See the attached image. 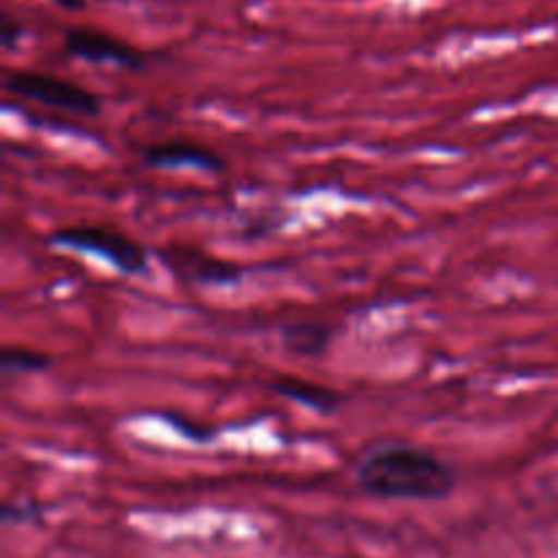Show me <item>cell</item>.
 Masks as SVG:
<instances>
[{"label":"cell","mask_w":558,"mask_h":558,"mask_svg":"<svg viewBox=\"0 0 558 558\" xmlns=\"http://www.w3.org/2000/svg\"><path fill=\"white\" fill-rule=\"evenodd\" d=\"M354 477L363 494L392 501H441L458 485L452 463L409 441L371 447L360 458Z\"/></svg>","instance_id":"1"},{"label":"cell","mask_w":558,"mask_h":558,"mask_svg":"<svg viewBox=\"0 0 558 558\" xmlns=\"http://www.w3.org/2000/svg\"><path fill=\"white\" fill-rule=\"evenodd\" d=\"M49 243L76 254H93L109 262L123 276H145L150 270V251L131 234L112 227H63L49 234Z\"/></svg>","instance_id":"2"},{"label":"cell","mask_w":558,"mask_h":558,"mask_svg":"<svg viewBox=\"0 0 558 558\" xmlns=\"http://www.w3.org/2000/svg\"><path fill=\"white\" fill-rule=\"evenodd\" d=\"M3 87L22 101H33L44 109H58V112L80 114V118L101 114V98L96 93L63 76L44 74V71H9Z\"/></svg>","instance_id":"3"},{"label":"cell","mask_w":558,"mask_h":558,"mask_svg":"<svg viewBox=\"0 0 558 558\" xmlns=\"http://www.w3.org/2000/svg\"><path fill=\"white\" fill-rule=\"evenodd\" d=\"M158 262L183 283H202V287H232L243 278V267L234 262L218 259L194 245L169 243L156 251Z\"/></svg>","instance_id":"4"},{"label":"cell","mask_w":558,"mask_h":558,"mask_svg":"<svg viewBox=\"0 0 558 558\" xmlns=\"http://www.w3.org/2000/svg\"><path fill=\"white\" fill-rule=\"evenodd\" d=\"M63 49L71 58L87 60V63H109L125 71H140L147 65V54L142 49L96 27H69L63 36Z\"/></svg>","instance_id":"5"},{"label":"cell","mask_w":558,"mask_h":558,"mask_svg":"<svg viewBox=\"0 0 558 558\" xmlns=\"http://www.w3.org/2000/svg\"><path fill=\"white\" fill-rule=\"evenodd\" d=\"M142 158H145L147 167L156 169L194 167L202 169V172H223L227 169V161L216 150H210L207 145H199V142L185 140H167L156 142V145H147Z\"/></svg>","instance_id":"6"},{"label":"cell","mask_w":558,"mask_h":558,"mask_svg":"<svg viewBox=\"0 0 558 558\" xmlns=\"http://www.w3.org/2000/svg\"><path fill=\"white\" fill-rule=\"evenodd\" d=\"M338 327L322 319H298L281 327V343L289 354L305 360H319L330 352Z\"/></svg>","instance_id":"7"},{"label":"cell","mask_w":558,"mask_h":558,"mask_svg":"<svg viewBox=\"0 0 558 558\" xmlns=\"http://www.w3.org/2000/svg\"><path fill=\"white\" fill-rule=\"evenodd\" d=\"M267 387H270V392H276V396L287 398V401L292 403H300V407L319 414H336L343 403L341 392L332 390L330 385L300 379V376H276Z\"/></svg>","instance_id":"8"},{"label":"cell","mask_w":558,"mask_h":558,"mask_svg":"<svg viewBox=\"0 0 558 558\" xmlns=\"http://www.w3.org/2000/svg\"><path fill=\"white\" fill-rule=\"evenodd\" d=\"M49 365H52L49 354L27 347H5L0 354V368L5 374H41V371H49Z\"/></svg>","instance_id":"9"},{"label":"cell","mask_w":558,"mask_h":558,"mask_svg":"<svg viewBox=\"0 0 558 558\" xmlns=\"http://www.w3.org/2000/svg\"><path fill=\"white\" fill-rule=\"evenodd\" d=\"M163 420H167L174 430H180L183 436H189V439H194V441H210L213 439L210 428H199V425L185 423V417H180V414H163Z\"/></svg>","instance_id":"10"},{"label":"cell","mask_w":558,"mask_h":558,"mask_svg":"<svg viewBox=\"0 0 558 558\" xmlns=\"http://www.w3.org/2000/svg\"><path fill=\"white\" fill-rule=\"evenodd\" d=\"M20 33H22V27L16 25L14 16L5 14V16H3V27H0V38H3V47H5V49L14 47L16 38H20Z\"/></svg>","instance_id":"11"},{"label":"cell","mask_w":558,"mask_h":558,"mask_svg":"<svg viewBox=\"0 0 558 558\" xmlns=\"http://www.w3.org/2000/svg\"><path fill=\"white\" fill-rule=\"evenodd\" d=\"M60 9H69V11H80L85 5V0H54Z\"/></svg>","instance_id":"12"}]
</instances>
